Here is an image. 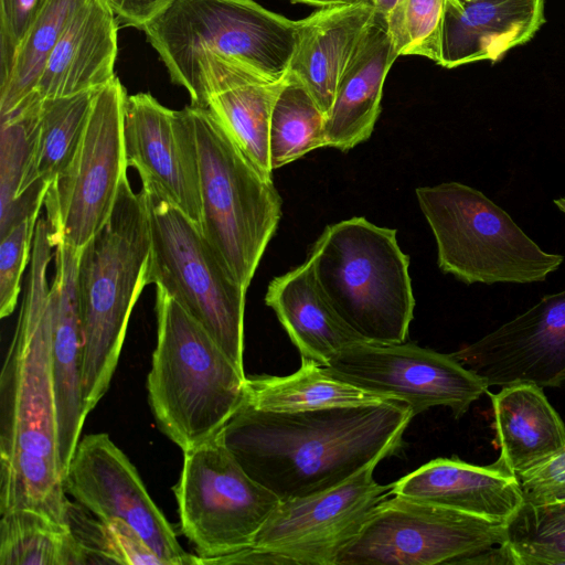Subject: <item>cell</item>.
<instances>
[{"mask_svg": "<svg viewBox=\"0 0 565 565\" xmlns=\"http://www.w3.org/2000/svg\"><path fill=\"white\" fill-rule=\"evenodd\" d=\"M54 247L39 218L14 333L0 375V513L31 509L67 524L51 356L46 270Z\"/></svg>", "mask_w": 565, "mask_h": 565, "instance_id": "1", "label": "cell"}, {"mask_svg": "<svg viewBox=\"0 0 565 565\" xmlns=\"http://www.w3.org/2000/svg\"><path fill=\"white\" fill-rule=\"evenodd\" d=\"M413 417L397 399L298 413L243 399L217 438L253 480L285 501L331 489L394 455Z\"/></svg>", "mask_w": 565, "mask_h": 565, "instance_id": "2", "label": "cell"}, {"mask_svg": "<svg viewBox=\"0 0 565 565\" xmlns=\"http://www.w3.org/2000/svg\"><path fill=\"white\" fill-rule=\"evenodd\" d=\"M151 250L142 192L121 179L110 216L81 248L76 286L83 332L82 397L88 415L107 392Z\"/></svg>", "mask_w": 565, "mask_h": 565, "instance_id": "3", "label": "cell"}, {"mask_svg": "<svg viewBox=\"0 0 565 565\" xmlns=\"http://www.w3.org/2000/svg\"><path fill=\"white\" fill-rule=\"evenodd\" d=\"M157 344L147 388L161 431L188 451L217 436L245 397V372L156 286Z\"/></svg>", "mask_w": 565, "mask_h": 565, "instance_id": "4", "label": "cell"}, {"mask_svg": "<svg viewBox=\"0 0 565 565\" xmlns=\"http://www.w3.org/2000/svg\"><path fill=\"white\" fill-rule=\"evenodd\" d=\"M396 232L354 216L328 225L307 258L333 310L367 342H405L414 317L409 257Z\"/></svg>", "mask_w": 565, "mask_h": 565, "instance_id": "5", "label": "cell"}, {"mask_svg": "<svg viewBox=\"0 0 565 565\" xmlns=\"http://www.w3.org/2000/svg\"><path fill=\"white\" fill-rule=\"evenodd\" d=\"M140 29L172 83L184 88L213 56L282 81L298 41V21L253 0H173Z\"/></svg>", "mask_w": 565, "mask_h": 565, "instance_id": "6", "label": "cell"}, {"mask_svg": "<svg viewBox=\"0 0 565 565\" xmlns=\"http://www.w3.org/2000/svg\"><path fill=\"white\" fill-rule=\"evenodd\" d=\"M195 138L201 230L247 290L281 217L273 178L264 175L204 107L186 106Z\"/></svg>", "mask_w": 565, "mask_h": 565, "instance_id": "7", "label": "cell"}, {"mask_svg": "<svg viewBox=\"0 0 565 565\" xmlns=\"http://www.w3.org/2000/svg\"><path fill=\"white\" fill-rule=\"evenodd\" d=\"M440 270L471 285L544 281L564 260L544 252L481 191L460 182L416 189Z\"/></svg>", "mask_w": 565, "mask_h": 565, "instance_id": "8", "label": "cell"}, {"mask_svg": "<svg viewBox=\"0 0 565 565\" xmlns=\"http://www.w3.org/2000/svg\"><path fill=\"white\" fill-rule=\"evenodd\" d=\"M141 192L151 250L147 281L172 296L244 371L246 289L230 274L200 226L150 183Z\"/></svg>", "mask_w": 565, "mask_h": 565, "instance_id": "9", "label": "cell"}, {"mask_svg": "<svg viewBox=\"0 0 565 565\" xmlns=\"http://www.w3.org/2000/svg\"><path fill=\"white\" fill-rule=\"evenodd\" d=\"M507 524L393 494L369 515L334 565L487 563Z\"/></svg>", "mask_w": 565, "mask_h": 565, "instance_id": "10", "label": "cell"}, {"mask_svg": "<svg viewBox=\"0 0 565 565\" xmlns=\"http://www.w3.org/2000/svg\"><path fill=\"white\" fill-rule=\"evenodd\" d=\"M174 494L181 532L199 564H220L250 548L280 501L243 470L217 436L183 452Z\"/></svg>", "mask_w": 565, "mask_h": 565, "instance_id": "11", "label": "cell"}, {"mask_svg": "<svg viewBox=\"0 0 565 565\" xmlns=\"http://www.w3.org/2000/svg\"><path fill=\"white\" fill-rule=\"evenodd\" d=\"M127 92L116 76L95 93L70 163L50 183L44 207L51 237L84 247L111 214L127 171L124 108Z\"/></svg>", "mask_w": 565, "mask_h": 565, "instance_id": "12", "label": "cell"}, {"mask_svg": "<svg viewBox=\"0 0 565 565\" xmlns=\"http://www.w3.org/2000/svg\"><path fill=\"white\" fill-rule=\"evenodd\" d=\"M379 462L326 491L279 501L250 547L260 564L334 565L342 547L392 494L393 483L380 484L373 477Z\"/></svg>", "mask_w": 565, "mask_h": 565, "instance_id": "13", "label": "cell"}, {"mask_svg": "<svg viewBox=\"0 0 565 565\" xmlns=\"http://www.w3.org/2000/svg\"><path fill=\"white\" fill-rule=\"evenodd\" d=\"M322 370L335 380L405 403L414 417L428 408L446 406L460 418L489 388L452 353L411 342L362 341L341 350Z\"/></svg>", "mask_w": 565, "mask_h": 565, "instance_id": "14", "label": "cell"}, {"mask_svg": "<svg viewBox=\"0 0 565 565\" xmlns=\"http://www.w3.org/2000/svg\"><path fill=\"white\" fill-rule=\"evenodd\" d=\"M66 493L102 522L134 527L167 565H199L148 493L137 469L105 433L79 439L63 476Z\"/></svg>", "mask_w": 565, "mask_h": 565, "instance_id": "15", "label": "cell"}, {"mask_svg": "<svg viewBox=\"0 0 565 565\" xmlns=\"http://www.w3.org/2000/svg\"><path fill=\"white\" fill-rule=\"evenodd\" d=\"M452 355L490 386L565 382V289L543 296L523 313Z\"/></svg>", "mask_w": 565, "mask_h": 565, "instance_id": "16", "label": "cell"}, {"mask_svg": "<svg viewBox=\"0 0 565 565\" xmlns=\"http://www.w3.org/2000/svg\"><path fill=\"white\" fill-rule=\"evenodd\" d=\"M126 161L200 228L202 205L195 138L188 108L171 110L152 95H127ZM202 231V230H201Z\"/></svg>", "mask_w": 565, "mask_h": 565, "instance_id": "17", "label": "cell"}, {"mask_svg": "<svg viewBox=\"0 0 565 565\" xmlns=\"http://www.w3.org/2000/svg\"><path fill=\"white\" fill-rule=\"evenodd\" d=\"M51 239L55 247V276L50 287L51 356L64 476L87 417L82 397L83 332L76 286L81 249L61 237Z\"/></svg>", "mask_w": 565, "mask_h": 565, "instance_id": "18", "label": "cell"}, {"mask_svg": "<svg viewBox=\"0 0 565 565\" xmlns=\"http://www.w3.org/2000/svg\"><path fill=\"white\" fill-rule=\"evenodd\" d=\"M544 22V0H446L439 65L498 62Z\"/></svg>", "mask_w": 565, "mask_h": 565, "instance_id": "19", "label": "cell"}, {"mask_svg": "<svg viewBox=\"0 0 565 565\" xmlns=\"http://www.w3.org/2000/svg\"><path fill=\"white\" fill-rule=\"evenodd\" d=\"M392 494L507 524L524 501L516 476L459 458H436L393 482Z\"/></svg>", "mask_w": 565, "mask_h": 565, "instance_id": "20", "label": "cell"}, {"mask_svg": "<svg viewBox=\"0 0 565 565\" xmlns=\"http://www.w3.org/2000/svg\"><path fill=\"white\" fill-rule=\"evenodd\" d=\"M397 57L387 22L375 12L340 76L326 117L327 147L345 152L370 138L386 75Z\"/></svg>", "mask_w": 565, "mask_h": 565, "instance_id": "21", "label": "cell"}, {"mask_svg": "<svg viewBox=\"0 0 565 565\" xmlns=\"http://www.w3.org/2000/svg\"><path fill=\"white\" fill-rule=\"evenodd\" d=\"M118 20L104 0H87L72 17L35 87L41 99L98 90L115 75Z\"/></svg>", "mask_w": 565, "mask_h": 565, "instance_id": "22", "label": "cell"}, {"mask_svg": "<svg viewBox=\"0 0 565 565\" xmlns=\"http://www.w3.org/2000/svg\"><path fill=\"white\" fill-rule=\"evenodd\" d=\"M375 10L362 2L321 8L298 21V41L289 73L328 115L340 76Z\"/></svg>", "mask_w": 565, "mask_h": 565, "instance_id": "23", "label": "cell"}, {"mask_svg": "<svg viewBox=\"0 0 565 565\" xmlns=\"http://www.w3.org/2000/svg\"><path fill=\"white\" fill-rule=\"evenodd\" d=\"M265 302L275 311L301 359L320 366L341 350L365 341L333 310L308 259L275 277L268 285Z\"/></svg>", "mask_w": 565, "mask_h": 565, "instance_id": "24", "label": "cell"}, {"mask_svg": "<svg viewBox=\"0 0 565 565\" xmlns=\"http://www.w3.org/2000/svg\"><path fill=\"white\" fill-rule=\"evenodd\" d=\"M489 396L500 447L498 467L518 477L565 447V424L543 387L515 383Z\"/></svg>", "mask_w": 565, "mask_h": 565, "instance_id": "25", "label": "cell"}, {"mask_svg": "<svg viewBox=\"0 0 565 565\" xmlns=\"http://www.w3.org/2000/svg\"><path fill=\"white\" fill-rule=\"evenodd\" d=\"M393 399L327 375L322 366L301 359L298 371L287 376H246L244 401L255 408L298 413L377 404Z\"/></svg>", "mask_w": 565, "mask_h": 565, "instance_id": "26", "label": "cell"}, {"mask_svg": "<svg viewBox=\"0 0 565 565\" xmlns=\"http://www.w3.org/2000/svg\"><path fill=\"white\" fill-rule=\"evenodd\" d=\"M88 557L68 524L31 510L1 514L0 565H81Z\"/></svg>", "mask_w": 565, "mask_h": 565, "instance_id": "27", "label": "cell"}, {"mask_svg": "<svg viewBox=\"0 0 565 565\" xmlns=\"http://www.w3.org/2000/svg\"><path fill=\"white\" fill-rule=\"evenodd\" d=\"M323 147H327L326 115L306 86L288 73L270 116L271 169L274 171Z\"/></svg>", "mask_w": 565, "mask_h": 565, "instance_id": "28", "label": "cell"}, {"mask_svg": "<svg viewBox=\"0 0 565 565\" xmlns=\"http://www.w3.org/2000/svg\"><path fill=\"white\" fill-rule=\"evenodd\" d=\"M87 0H47L19 46L11 72L0 84V116L34 93L46 62L74 13Z\"/></svg>", "mask_w": 565, "mask_h": 565, "instance_id": "29", "label": "cell"}, {"mask_svg": "<svg viewBox=\"0 0 565 565\" xmlns=\"http://www.w3.org/2000/svg\"><path fill=\"white\" fill-rule=\"evenodd\" d=\"M500 550L507 564L565 565V500H524Z\"/></svg>", "mask_w": 565, "mask_h": 565, "instance_id": "30", "label": "cell"}, {"mask_svg": "<svg viewBox=\"0 0 565 565\" xmlns=\"http://www.w3.org/2000/svg\"><path fill=\"white\" fill-rule=\"evenodd\" d=\"M42 100L34 92L17 108L0 116V235L12 225L19 189L39 127Z\"/></svg>", "mask_w": 565, "mask_h": 565, "instance_id": "31", "label": "cell"}, {"mask_svg": "<svg viewBox=\"0 0 565 565\" xmlns=\"http://www.w3.org/2000/svg\"><path fill=\"white\" fill-rule=\"evenodd\" d=\"M446 0H402L387 21L398 56L419 55L440 62Z\"/></svg>", "mask_w": 565, "mask_h": 565, "instance_id": "32", "label": "cell"}, {"mask_svg": "<svg viewBox=\"0 0 565 565\" xmlns=\"http://www.w3.org/2000/svg\"><path fill=\"white\" fill-rule=\"evenodd\" d=\"M33 213L0 235V317L13 313L20 294V280L32 253L38 216Z\"/></svg>", "mask_w": 565, "mask_h": 565, "instance_id": "33", "label": "cell"}, {"mask_svg": "<svg viewBox=\"0 0 565 565\" xmlns=\"http://www.w3.org/2000/svg\"><path fill=\"white\" fill-rule=\"evenodd\" d=\"M94 550L100 563L130 565H167L128 523L98 521Z\"/></svg>", "mask_w": 565, "mask_h": 565, "instance_id": "34", "label": "cell"}, {"mask_svg": "<svg viewBox=\"0 0 565 565\" xmlns=\"http://www.w3.org/2000/svg\"><path fill=\"white\" fill-rule=\"evenodd\" d=\"M47 0H0V84L8 78L15 53Z\"/></svg>", "mask_w": 565, "mask_h": 565, "instance_id": "35", "label": "cell"}, {"mask_svg": "<svg viewBox=\"0 0 565 565\" xmlns=\"http://www.w3.org/2000/svg\"><path fill=\"white\" fill-rule=\"evenodd\" d=\"M524 500H565V447L545 462L518 476Z\"/></svg>", "mask_w": 565, "mask_h": 565, "instance_id": "36", "label": "cell"}, {"mask_svg": "<svg viewBox=\"0 0 565 565\" xmlns=\"http://www.w3.org/2000/svg\"><path fill=\"white\" fill-rule=\"evenodd\" d=\"M173 0H120L116 17L118 22L140 29Z\"/></svg>", "mask_w": 565, "mask_h": 565, "instance_id": "37", "label": "cell"}, {"mask_svg": "<svg viewBox=\"0 0 565 565\" xmlns=\"http://www.w3.org/2000/svg\"><path fill=\"white\" fill-rule=\"evenodd\" d=\"M401 1L402 0H364L376 13L383 15L386 22L394 14Z\"/></svg>", "mask_w": 565, "mask_h": 565, "instance_id": "38", "label": "cell"}, {"mask_svg": "<svg viewBox=\"0 0 565 565\" xmlns=\"http://www.w3.org/2000/svg\"><path fill=\"white\" fill-rule=\"evenodd\" d=\"M292 2H300L320 8L350 6L364 2V0H291ZM365 3V2H364Z\"/></svg>", "mask_w": 565, "mask_h": 565, "instance_id": "39", "label": "cell"}, {"mask_svg": "<svg viewBox=\"0 0 565 565\" xmlns=\"http://www.w3.org/2000/svg\"><path fill=\"white\" fill-rule=\"evenodd\" d=\"M109 7L114 10V12L117 11L120 0H104ZM116 14V13H115Z\"/></svg>", "mask_w": 565, "mask_h": 565, "instance_id": "40", "label": "cell"}]
</instances>
